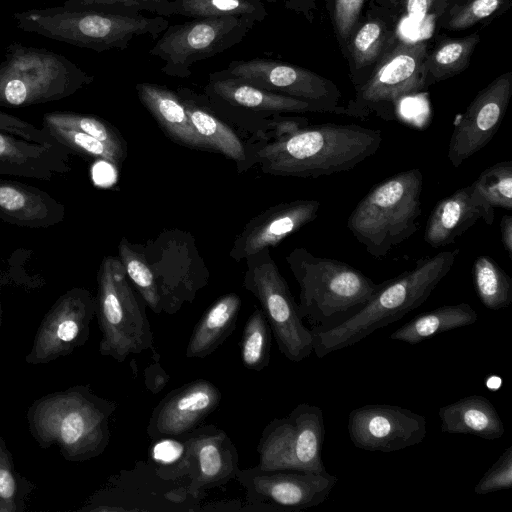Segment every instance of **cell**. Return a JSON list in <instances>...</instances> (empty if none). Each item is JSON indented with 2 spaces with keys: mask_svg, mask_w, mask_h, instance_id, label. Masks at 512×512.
<instances>
[{
  "mask_svg": "<svg viewBox=\"0 0 512 512\" xmlns=\"http://www.w3.org/2000/svg\"><path fill=\"white\" fill-rule=\"evenodd\" d=\"M381 143L378 129L324 123L264 143L253 157L266 174L317 178L353 169L376 153Z\"/></svg>",
  "mask_w": 512,
  "mask_h": 512,
  "instance_id": "cell-1",
  "label": "cell"
},
{
  "mask_svg": "<svg viewBox=\"0 0 512 512\" xmlns=\"http://www.w3.org/2000/svg\"><path fill=\"white\" fill-rule=\"evenodd\" d=\"M459 249L417 260L412 269L379 283L370 300L347 320L328 329H310L318 358L347 348L421 306L449 273Z\"/></svg>",
  "mask_w": 512,
  "mask_h": 512,
  "instance_id": "cell-2",
  "label": "cell"
},
{
  "mask_svg": "<svg viewBox=\"0 0 512 512\" xmlns=\"http://www.w3.org/2000/svg\"><path fill=\"white\" fill-rule=\"evenodd\" d=\"M115 401L98 396L89 385L46 394L29 407L30 434L42 448L56 446L69 462H84L107 448Z\"/></svg>",
  "mask_w": 512,
  "mask_h": 512,
  "instance_id": "cell-3",
  "label": "cell"
},
{
  "mask_svg": "<svg viewBox=\"0 0 512 512\" xmlns=\"http://www.w3.org/2000/svg\"><path fill=\"white\" fill-rule=\"evenodd\" d=\"M286 262L300 287L298 308L310 329L331 328L358 312L379 284L354 266L296 247Z\"/></svg>",
  "mask_w": 512,
  "mask_h": 512,
  "instance_id": "cell-4",
  "label": "cell"
},
{
  "mask_svg": "<svg viewBox=\"0 0 512 512\" xmlns=\"http://www.w3.org/2000/svg\"><path fill=\"white\" fill-rule=\"evenodd\" d=\"M16 26L30 33L103 52L124 50L138 36L157 40L168 27L162 16L147 17L56 6L15 12Z\"/></svg>",
  "mask_w": 512,
  "mask_h": 512,
  "instance_id": "cell-5",
  "label": "cell"
},
{
  "mask_svg": "<svg viewBox=\"0 0 512 512\" xmlns=\"http://www.w3.org/2000/svg\"><path fill=\"white\" fill-rule=\"evenodd\" d=\"M423 174L413 168L374 185L357 203L347 227L373 257L389 251L418 230Z\"/></svg>",
  "mask_w": 512,
  "mask_h": 512,
  "instance_id": "cell-6",
  "label": "cell"
},
{
  "mask_svg": "<svg viewBox=\"0 0 512 512\" xmlns=\"http://www.w3.org/2000/svg\"><path fill=\"white\" fill-rule=\"evenodd\" d=\"M93 81L92 75L62 54L12 42L0 61V106L28 107L58 101Z\"/></svg>",
  "mask_w": 512,
  "mask_h": 512,
  "instance_id": "cell-7",
  "label": "cell"
},
{
  "mask_svg": "<svg viewBox=\"0 0 512 512\" xmlns=\"http://www.w3.org/2000/svg\"><path fill=\"white\" fill-rule=\"evenodd\" d=\"M97 283L95 315L101 331L99 353L123 362L131 354L153 349L147 305L130 284L119 257L103 258Z\"/></svg>",
  "mask_w": 512,
  "mask_h": 512,
  "instance_id": "cell-8",
  "label": "cell"
},
{
  "mask_svg": "<svg viewBox=\"0 0 512 512\" xmlns=\"http://www.w3.org/2000/svg\"><path fill=\"white\" fill-rule=\"evenodd\" d=\"M245 260L243 287L259 301L280 353L292 362L303 361L313 352V335L269 249Z\"/></svg>",
  "mask_w": 512,
  "mask_h": 512,
  "instance_id": "cell-9",
  "label": "cell"
},
{
  "mask_svg": "<svg viewBox=\"0 0 512 512\" xmlns=\"http://www.w3.org/2000/svg\"><path fill=\"white\" fill-rule=\"evenodd\" d=\"M324 436L322 409L298 404L288 415L266 424L258 441L259 462L255 467L328 473L322 460Z\"/></svg>",
  "mask_w": 512,
  "mask_h": 512,
  "instance_id": "cell-10",
  "label": "cell"
},
{
  "mask_svg": "<svg viewBox=\"0 0 512 512\" xmlns=\"http://www.w3.org/2000/svg\"><path fill=\"white\" fill-rule=\"evenodd\" d=\"M254 25L233 16L195 18L168 25L149 54L163 62L164 74L187 78L195 63L240 43Z\"/></svg>",
  "mask_w": 512,
  "mask_h": 512,
  "instance_id": "cell-11",
  "label": "cell"
},
{
  "mask_svg": "<svg viewBox=\"0 0 512 512\" xmlns=\"http://www.w3.org/2000/svg\"><path fill=\"white\" fill-rule=\"evenodd\" d=\"M426 72L425 45L401 44L361 87L356 100L335 113L365 118L374 111L383 119L392 120L400 100L423 88Z\"/></svg>",
  "mask_w": 512,
  "mask_h": 512,
  "instance_id": "cell-12",
  "label": "cell"
},
{
  "mask_svg": "<svg viewBox=\"0 0 512 512\" xmlns=\"http://www.w3.org/2000/svg\"><path fill=\"white\" fill-rule=\"evenodd\" d=\"M71 154L43 127L0 111V174L50 181L70 170Z\"/></svg>",
  "mask_w": 512,
  "mask_h": 512,
  "instance_id": "cell-13",
  "label": "cell"
},
{
  "mask_svg": "<svg viewBox=\"0 0 512 512\" xmlns=\"http://www.w3.org/2000/svg\"><path fill=\"white\" fill-rule=\"evenodd\" d=\"M235 480L249 505L276 511H301L322 504L338 482L330 473L239 469Z\"/></svg>",
  "mask_w": 512,
  "mask_h": 512,
  "instance_id": "cell-14",
  "label": "cell"
},
{
  "mask_svg": "<svg viewBox=\"0 0 512 512\" xmlns=\"http://www.w3.org/2000/svg\"><path fill=\"white\" fill-rule=\"evenodd\" d=\"M95 313L96 299L89 290L75 287L66 291L43 317L26 363L46 364L85 345Z\"/></svg>",
  "mask_w": 512,
  "mask_h": 512,
  "instance_id": "cell-15",
  "label": "cell"
},
{
  "mask_svg": "<svg viewBox=\"0 0 512 512\" xmlns=\"http://www.w3.org/2000/svg\"><path fill=\"white\" fill-rule=\"evenodd\" d=\"M224 74L255 87L306 101L321 112H335L340 96L326 79L301 67L264 58L231 61Z\"/></svg>",
  "mask_w": 512,
  "mask_h": 512,
  "instance_id": "cell-16",
  "label": "cell"
},
{
  "mask_svg": "<svg viewBox=\"0 0 512 512\" xmlns=\"http://www.w3.org/2000/svg\"><path fill=\"white\" fill-rule=\"evenodd\" d=\"M179 438L184 447L178 471L187 477V488L194 498L235 479L239 455L224 430L214 425L198 426Z\"/></svg>",
  "mask_w": 512,
  "mask_h": 512,
  "instance_id": "cell-17",
  "label": "cell"
},
{
  "mask_svg": "<svg viewBox=\"0 0 512 512\" xmlns=\"http://www.w3.org/2000/svg\"><path fill=\"white\" fill-rule=\"evenodd\" d=\"M347 428L356 448L385 453L417 445L427 433L424 416L389 404H368L353 409Z\"/></svg>",
  "mask_w": 512,
  "mask_h": 512,
  "instance_id": "cell-18",
  "label": "cell"
},
{
  "mask_svg": "<svg viewBox=\"0 0 512 512\" xmlns=\"http://www.w3.org/2000/svg\"><path fill=\"white\" fill-rule=\"evenodd\" d=\"M511 93V75H502L478 93L455 119L447 150L453 167H460L491 141L504 118Z\"/></svg>",
  "mask_w": 512,
  "mask_h": 512,
  "instance_id": "cell-19",
  "label": "cell"
},
{
  "mask_svg": "<svg viewBox=\"0 0 512 512\" xmlns=\"http://www.w3.org/2000/svg\"><path fill=\"white\" fill-rule=\"evenodd\" d=\"M204 93L214 112L237 119H257L280 113L321 112L306 101L255 87L221 70L209 74Z\"/></svg>",
  "mask_w": 512,
  "mask_h": 512,
  "instance_id": "cell-20",
  "label": "cell"
},
{
  "mask_svg": "<svg viewBox=\"0 0 512 512\" xmlns=\"http://www.w3.org/2000/svg\"><path fill=\"white\" fill-rule=\"evenodd\" d=\"M211 381L197 379L170 391L153 409L147 425L152 440L179 438L197 428L221 403Z\"/></svg>",
  "mask_w": 512,
  "mask_h": 512,
  "instance_id": "cell-21",
  "label": "cell"
},
{
  "mask_svg": "<svg viewBox=\"0 0 512 512\" xmlns=\"http://www.w3.org/2000/svg\"><path fill=\"white\" fill-rule=\"evenodd\" d=\"M320 206L317 200L298 199L262 211L245 225L235 239L229 256L239 262L263 249L276 247L285 238L313 222Z\"/></svg>",
  "mask_w": 512,
  "mask_h": 512,
  "instance_id": "cell-22",
  "label": "cell"
},
{
  "mask_svg": "<svg viewBox=\"0 0 512 512\" xmlns=\"http://www.w3.org/2000/svg\"><path fill=\"white\" fill-rule=\"evenodd\" d=\"M65 206L37 187L0 179V219L27 228H48L64 220Z\"/></svg>",
  "mask_w": 512,
  "mask_h": 512,
  "instance_id": "cell-23",
  "label": "cell"
},
{
  "mask_svg": "<svg viewBox=\"0 0 512 512\" xmlns=\"http://www.w3.org/2000/svg\"><path fill=\"white\" fill-rule=\"evenodd\" d=\"M479 219L493 223L472 199L470 185L462 187L436 203L427 219L424 240L433 248L451 245Z\"/></svg>",
  "mask_w": 512,
  "mask_h": 512,
  "instance_id": "cell-24",
  "label": "cell"
},
{
  "mask_svg": "<svg viewBox=\"0 0 512 512\" xmlns=\"http://www.w3.org/2000/svg\"><path fill=\"white\" fill-rule=\"evenodd\" d=\"M136 92L142 105L170 139L194 149L210 150L194 129L177 92L149 82L138 83Z\"/></svg>",
  "mask_w": 512,
  "mask_h": 512,
  "instance_id": "cell-25",
  "label": "cell"
},
{
  "mask_svg": "<svg viewBox=\"0 0 512 512\" xmlns=\"http://www.w3.org/2000/svg\"><path fill=\"white\" fill-rule=\"evenodd\" d=\"M441 431L497 440L505 426L492 402L482 395H470L440 407Z\"/></svg>",
  "mask_w": 512,
  "mask_h": 512,
  "instance_id": "cell-26",
  "label": "cell"
},
{
  "mask_svg": "<svg viewBox=\"0 0 512 512\" xmlns=\"http://www.w3.org/2000/svg\"><path fill=\"white\" fill-rule=\"evenodd\" d=\"M177 94L199 136L210 150L219 152L238 165L247 162V151L233 130L218 118L209 106L206 95H200L187 87Z\"/></svg>",
  "mask_w": 512,
  "mask_h": 512,
  "instance_id": "cell-27",
  "label": "cell"
},
{
  "mask_svg": "<svg viewBox=\"0 0 512 512\" xmlns=\"http://www.w3.org/2000/svg\"><path fill=\"white\" fill-rule=\"evenodd\" d=\"M240 307L236 293H227L213 302L191 333L186 357L202 359L215 352L234 331Z\"/></svg>",
  "mask_w": 512,
  "mask_h": 512,
  "instance_id": "cell-28",
  "label": "cell"
},
{
  "mask_svg": "<svg viewBox=\"0 0 512 512\" xmlns=\"http://www.w3.org/2000/svg\"><path fill=\"white\" fill-rule=\"evenodd\" d=\"M477 312L468 303L443 305L406 322L389 336L416 345L440 333L474 324Z\"/></svg>",
  "mask_w": 512,
  "mask_h": 512,
  "instance_id": "cell-29",
  "label": "cell"
},
{
  "mask_svg": "<svg viewBox=\"0 0 512 512\" xmlns=\"http://www.w3.org/2000/svg\"><path fill=\"white\" fill-rule=\"evenodd\" d=\"M472 199L494 221L495 208L512 210V161L488 167L470 185Z\"/></svg>",
  "mask_w": 512,
  "mask_h": 512,
  "instance_id": "cell-30",
  "label": "cell"
},
{
  "mask_svg": "<svg viewBox=\"0 0 512 512\" xmlns=\"http://www.w3.org/2000/svg\"><path fill=\"white\" fill-rule=\"evenodd\" d=\"M174 15L190 18L233 16L261 22L267 10L261 0H171Z\"/></svg>",
  "mask_w": 512,
  "mask_h": 512,
  "instance_id": "cell-31",
  "label": "cell"
},
{
  "mask_svg": "<svg viewBox=\"0 0 512 512\" xmlns=\"http://www.w3.org/2000/svg\"><path fill=\"white\" fill-rule=\"evenodd\" d=\"M473 283L481 303L498 311L512 303V279L490 256H478L473 264Z\"/></svg>",
  "mask_w": 512,
  "mask_h": 512,
  "instance_id": "cell-32",
  "label": "cell"
},
{
  "mask_svg": "<svg viewBox=\"0 0 512 512\" xmlns=\"http://www.w3.org/2000/svg\"><path fill=\"white\" fill-rule=\"evenodd\" d=\"M272 330L263 311L257 307L249 315L240 340L242 364L261 371L270 363Z\"/></svg>",
  "mask_w": 512,
  "mask_h": 512,
  "instance_id": "cell-33",
  "label": "cell"
},
{
  "mask_svg": "<svg viewBox=\"0 0 512 512\" xmlns=\"http://www.w3.org/2000/svg\"><path fill=\"white\" fill-rule=\"evenodd\" d=\"M46 129L59 143L65 146L72 154L87 159H96L120 167L126 155L82 131L42 121Z\"/></svg>",
  "mask_w": 512,
  "mask_h": 512,
  "instance_id": "cell-34",
  "label": "cell"
},
{
  "mask_svg": "<svg viewBox=\"0 0 512 512\" xmlns=\"http://www.w3.org/2000/svg\"><path fill=\"white\" fill-rule=\"evenodd\" d=\"M119 258L128 279L140 294L146 305L157 314L163 312L157 282L151 266L144 255L126 239L122 238L119 245Z\"/></svg>",
  "mask_w": 512,
  "mask_h": 512,
  "instance_id": "cell-35",
  "label": "cell"
},
{
  "mask_svg": "<svg viewBox=\"0 0 512 512\" xmlns=\"http://www.w3.org/2000/svg\"><path fill=\"white\" fill-rule=\"evenodd\" d=\"M42 121L87 133L126 155V142L119 131L98 116L71 111H53L45 113Z\"/></svg>",
  "mask_w": 512,
  "mask_h": 512,
  "instance_id": "cell-36",
  "label": "cell"
},
{
  "mask_svg": "<svg viewBox=\"0 0 512 512\" xmlns=\"http://www.w3.org/2000/svg\"><path fill=\"white\" fill-rule=\"evenodd\" d=\"M64 6L125 15H139L142 11L162 17L174 15L171 0H65Z\"/></svg>",
  "mask_w": 512,
  "mask_h": 512,
  "instance_id": "cell-37",
  "label": "cell"
},
{
  "mask_svg": "<svg viewBox=\"0 0 512 512\" xmlns=\"http://www.w3.org/2000/svg\"><path fill=\"white\" fill-rule=\"evenodd\" d=\"M512 487V446L484 473L474 487V492L484 495Z\"/></svg>",
  "mask_w": 512,
  "mask_h": 512,
  "instance_id": "cell-38",
  "label": "cell"
},
{
  "mask_svg": "<svg viewBox=\"0 0 512 512\" xmlns=\"http://www.w3.org/2000/svg\"><path fill=\"white\" fill-rule=\"evenodd\" d=\"M383 34L381 24L376 21L367 22L358 30L352 43L354 61L358 67L370 63L377 56Z\"/></svg>",
  "mask_w": 512,
  "mask_h": 512,
  "instance_id": "cell-39",
  "label": "cell"
},
{
  "mask_svg": "<svg viewBox=\"0 0 512 512\" xmlns=\"http://www.w3.org/2000/svg\"><path fill=\"white\" fill-rule=\"evenodd\" d=\"M18 485L11 454L0 437V512L17 510Z\"/></svg>",
  "mask_w": 512,
  "mask_h": 512,
  "instance_id": "cell-40",
  "label": "cell"
},
{
  "mask_svg": "<svg viewBox=\"0 0 512 512\" xmlns=\"http://www.w3.org/2000/svg\"><path fill=\"white\" fill-rule=\"evenodd\" d=\"M475 40L473 38L448 42L434 54V74L438 77L456 72L464 65Z\"/></svg>",
  "mask_w": 512,
  "mask_h": 512,
  "instance_id": "cell-41",
  "label": "cell"
},
{
  "mask_svg": "<svg viewBox=\"0 0 512 512\" xmlns=\"http://www.w3.org/2000/svg\"><path fill=\"white\" fill-rule=\"evenodd\" d=\"M500 2L501 0H474L450 22V25L455 28L472 25L490 16L499 7Z\"/></svg>",
  "mask_w": 512,
  "mask_h": 512,
  "instance_id": "cell-42",
  "label": "cell"
},
{
  "mask_svg": "<svg viewBox=\"0 0 512 512\" xmlns=\"http://www.w3.org/2000/svg\"><path fill=\"white\" fill-rule=\"evenodd\" d=\"M364 0H335V21L342 37H347L357 21Z\"/></svg>",
  "mask_w": 512,
  "mask_h": 512,
  "instance_id": "cell-43",
  "label": "cell"
},
{
  "mask_svg": "<svg viewBox=\"0 0 512 512\" xmlns=\"http://www.w3.org/2000/svg\"><path fill=\"white\" fill-rule=\"evenodd\" d=\"M500 233L502 245L512 259V216L505 214L500 221Z\"/></svg>",
  "mask_w": 512,
  "mask_h": 512,
  "instance_id": "cell-44",
  "label": "cell"
},
{
  "mask_svg": "<svg viewBox=\"0 0 512 512\" xmlns=\"http://www.w3.org/2000/svg\"><path fill=\"white\" fill-rule=\"evenodd\" d=\"M433 0H406V8L408 14L421 20L429 11Z\"/></svg>",
  "mask_w": 512,
  "mask_h": 512,
  "instance_id": "cell-45",
  "label": "cell"
},
{
  "mask_svg": "<svg viewBox=\"0 0 512 512\" xmlns=\"http://www.w3.org/2000/svg\"><path fill=\"white\" fill-rule=\"evenodd\" d=\"M1 324H2V307H1V301H0V331H1Z\"/></svg>",
  "mask_w": 512,
  "mask_h": 512,
  "instance_id": "cell-46",
  "label": "cell"
},
{
  "mask_svg": "<svg viewBox=\"0 0 512 512\" xmlns=\"http://www.w3.org/2000/svg\"><path fill=\"white\" fill-rule=\"evenodd\" d=\"M266 1H268V2H275L276 0H266Z\"/></svg>",
  "mask_w": 512,
  "mask_h": 512,
  "instance_id": "cell-47",
  "label": "cell"
}]
</instances>
